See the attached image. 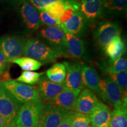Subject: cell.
<instances>
[{
    "label": "cell",
    "mask_w": 127,
    "mask_h": 127,
    "mask_svg": "<svg viewBox=\"0 0 127 127\" xmlns=\"http://www.w3.org/2000/svg\"><path fill=\"white\" fill-rule=\"evenodd\" d=\"M74 11H73L71 9H66L65 10L64 12L63 15L61 16V17L60 19V23L63 24L64 23H65V22L69 20L71 18V16L72 15V14L74 13Z\"/></svg>",
    "instance_id": "34"
},
{
    "label": "cell",
    "mask_w": 127,
    "mask_h": 127,
    "mask_svg": "<svg viewBox=\"0 0 127 127\" xmlns=\"http://www.w3.org/2000/svg\"><path fill=\"white\" fill-rule=\"evenodd\" d=\"M104 50L111 63L121 58L125 52V45L120 35L114 36L104 48Z\"/></svg>",
    "instance_id": "20"
},
{
    "label": "cell",
    "mask_w": 127,
    "mask_h": 127,
    "mask_svg": "<svg viewBox=\"0 0 127 127\" xmlns=\"http://www.w3.org/2000/svg\"><path fill=\"white\" fill-rule=\"evenodd\" d=\"M37 37L60 56L65 58L71 57L68 51L65 34L61 28L45 25L41 28Z\"/></svg>",
    "instance_id": "2"
},
{
    "label": "cell",
    "mask_w": 127,
    "mask_h": 127,
    "mask_svg": "<svg viewBox=\"0 0 127 127\" xmlns=\"http://www.w3.org/2000/svg\"><path fill=\"white\" fill-rule=\"evenodd\" d=\"M9 64L2 51L0 49V75H2L6 70H7Z\"/></svg>",
    "instance_id": "32"
},
{
    "label": "cell",
    "mask_w": 127,
    "mask_h": 127,
    "mask_svg": "<svg viewBox=\"0 0 127 127\" xmlns=\"http://www.w3.org/2000/svg\"><path fill=\"white\" fill-rule=\"evenodd\" d=\"M80 11L88 21L92 25L102 15V0H81Z\"/></svg>",
    "instance_id": "15"
},
{
    "label": "cell",
    "mask_w": 127,
    "mask_h": 127,
    "mask_svg": "<svg viewBox=\"0 0 127 127\" xmlns=\"http://www.w3.org/2000/svg\"><path fill=\"white\" fill-rule=\"evenodd\" d=\"M111 111L104 103L99 102L90 114L94 127H110Z\"/></svg>",
    "instance_id": "16"
},
{
    "label": "cell",
    "mask_w": 127,
    "mask_h": 127,
    "mask_svg": "<svg viewBox=\"0 0 127 127\" xmlns=\"http://www.w3.org/2000/svg\"><path fill=\"white\" fill-rule=\"evenodd\" d=\"M37 10H41L51 3L57 1H65L66 0H28Z\"/></svg>",
    "instance_id": "31"
},
{
    "label": "cell",
    "mask_w": 127,
    "mask_h": 127,
    "mask_svg": "<svg viewBox=\"0 0 127 127\" xmlns=\"http://www.w3.org/2000/svg\"><path fill=\"white\" fill-rule=\"evenodd\" d=\"M17 64L24 71H34L39 69L42 66V64L34 59L28 57H20L12 61Z\"/></svg>",
    "instance_id": "25"
},
{
    "label": "cell",
    "mask_w": 127,
    "mask_h": 127,
    "mask_svg": "<svg viewBox=\"0 0 127 127\" xmlns=\"http://www.w3.org/2000/svg\"><path fill=\"white\" fill-rule=\"evenodd\" d=\"M127 0H102V15H121L127 10Z\"/></svg>",
    "instance_id": "21"
},
{
    "label": "cell",
    "mask_w": 127,
    "mask_h": 127,
    "mask_svg": "<svg viewBox=\"0 0 127 127\" xmlns=\"http://www.w3.org/2000/svg\"><path fill=\"white\" fill-rule=\"evenodd\" d=\"M127 102H123L121 107L111 112L110 127H127Z\"/></svg>",
    "instance_id": "22"
},
{
    "label": "cell",
    "mask_w": 127,
    "mask_h": 127,
    "mask_svg": "<svg viewBox=\"0 0 127 127\" xmlns=\"http://www.w3.org/2000/svg\"><path fill=\"white\" fill-rule=\"evenodd\" d=\"M63 64L66 68L65 78L63 82L65 88L71 91L81 92L84 87L81 65L77 62L65 61Z\"/></svg>",
    "instance_id": "11"
},
{
    "label": "cell",
    "mask_w": 127,
    "mask_h": 127,
    "mask_svg": "<svg viewBox=\"0 0 127 127\" xmlns=\"http://www.w3.org/2000/svg\"><path fill=\"white\" fill-rule=\"evenodd\" d=\"M127 60L125 58H121L117 60L106 69V72L108 74H116L122 71H127Z\"/></svg>",
    "instance_id": "29"
},
{
    "label": "cell",
    "mask_w": 127,
    "mask_h": 127,
    "mask_svg": "<svg viewBox=\"0 0 127 127\" xmlns=\"http://www.w3.org/2000/svg\"><path fill=\"white\" fill-rule=\"evenodd\" d=\"M0 85L22 104L41 99L37 87L20 83L15 80L3 82Z\"/></svg>",
    "instance_id": "5"
},
{
    "label": "cell",
    "mask_w": 127,
    "mask_h": 127,
    "mask_svg": "<svg viewBox=\"0 0 127 127\" xmlns=\"http://www.w3.org/2000/svg\"><path fill=\"white\" fill-rule=\"evenodd\" d=\"M81 67L82 80L84 86L91 90L94 93L99 94V82L101 78L94 68L86 64H82Z\"/></svg>",
    "instance_id": "19"
},
{
    "label": "cell",
    "mask_w": 127,
    "mask_h": 127,
    "mask_svg": "<svg viewBox=\"0 0 127 127\" xmlns=\"http://www.w3.org/2000/svg\"><path fill=\"white\" fill-rule=\"evenodd\" d=\"M64 32L66 39V44L69 54L77 59H83L86 56V45L85 41L68 33L61 25Z\"/></svg>",
    "instance_id": "18"
},
{
    "label": "cell",
    "mask_w": 127,
    "mask_h": 127,
    "mask_svg": "<svg viewBox=\"0 0 127 127\" xmlns=\"http://www.w3.org/2000/svg\"><path fill=\"white\" fill-rule=\"evenodd\" d=\"M98 102L99 101L95 93L88 88H85L79 94L72 111L90 115Z\"/></svg>",
    "instance_id": "13"
},
{
    "label": "cell",
    "mask_w": 127,
    "mask_h": 127,
    "mask_svg": "<svg viewBox=\"0 0 127 127\" xmlns=\"http://www.w3.org/2000/svg\"><path fill=\"white\" fill-rule=\"evenodd\" d=\"M25 39L14 35H4L0 38V49L9 63L23 55Z\"/></svg>",
    "instance_id": "8"
},
{
    "label": "cell",
    "mask_w": 127,
    "mask_h": 127,
    "mask_svg": "<svg viewBox=\"0 0 127 127\" xmlns=\"http://www.w3.org/2000/svg\"><path fill=\"white\" fill-rule=\"evenodd\" d=\"M44 104L41 99L34 100L24 104L19 111L16 127H38Z\"/></svg>",
    "instance_id": "4"
},
{
    "label": "cell",
    "mask_w": 127,
    "mask_h": 127,
    "mask_svg": "<svg viewBox=\"0 0 127 127\" xmlns=\"http://www.w3.org/2000/svg\"><path fill=\"white\" fill-rule=\"evenodd\" d=\"M79 93V91H71L65 89L45 104H52L60 108L72 111L76 99Z\"/></svg>",
    "instance_id": "17"
},
{
    "label": "cell",
    "mask_w": 127,
    "mask_h": 127,
    "mask_svg": "<svg viewBox=\"0 0 127 127\" xmlns=\"http://www.w3.org/2000/svg\"><path fill=\"white\" fill-rule=\"evenodd\" d=\"M71 127H94L89 115L74 112Z\"/></svg>",
    "instance_id": "27"
},
{
    "label": "cell",
    "mask_w": 127,
    "mask_h": 127,
    "mask_svg": "<svg viewBox=\"0 0 127 127\" xmlns=\"http://www.w3.org/2000/svg\"><path fill=\"white\" fill-rule=\"evenodd\" d=\"M108 77L118 85L123 92L127 91V71H124L116 74H109Z\"/></svg>",
    "instance_id": "28"
},
{
    "label": "cell",
    "mask_w": 127,
    "mask_h": 127,
    "mask_svg": "<svg viewBox=\"0 0 127 127\" xmlns=\"http://www.w3.org/2000/svg\"><path fill=\"white\" fill-rule=\"evenodd\" d=\"M70 111L60 108L54 105L44 104L38 127H58Z\"/></svg>",
    "instance_id": "10"
},
{
    "label": "cell",
    "mask_w": 127,
    "mask_h": 127,
    "mask_svg": "<svg viewBox=\"0 0 127 127\" xmlns=\"http://www.w3.org/2000/svg\"><path fill=\"white\" fill-rule=\"evenodd\" d=\"M44 74L43 72L39 73L33 71H25L22 72L20 77L17 78L16 81L24 83L27 85H34L38 82L41 76Z\"/></svg>",
    "instance_id": "26"
},
{
    "label": "cell",
    "mask_w": 127,
    "mask_h": 127,
    "mask_svg": "<svg viewBox=\"0 0 127 127\" xmlns=\"http://www.w3.org/2000/svg\"><path fill=\"white\" fill-rule=\"evenodd\" d=\"M65 9L64 1H57L48 4L41 10L46 12L52 18L60 22V19Z\"/></svg>",
    "instance_id": "24"
},
{
    "label": "cell",
    "mask_w": 127,
    "mask_h": 127,
    "mask_svg": "<svg viewBox=\"0 0 127 127\" xmlns=\"http://www.w3.org/2000/svg\"><path fill=\"white\" fill-rule=\"evenodd\" d=\"M66 76V68L63 63H57L46 71V77L51 81L63 84Z\"/></svg>",
    "instance_id": "23"
},
{
    "label": "cell",
    "mask_w": 127,
    "mask_h": 127,
    "mask_svg": "<svg viewBox=\"0 0 127 127\" xmlns=\"http://www.w3.org/2000/svg\"><path fill=\"white\" fill-rule=\"evenodd\" d=\"M125 92L122 91L109 77L101 79L98 95L105 102L112 106L114 109L118 108L123 105V95Z\"/></svg>",
    "instance_id": "6"
},
{
    "label": "cell",
    "mask_w": 127,
    "mask_h": 127,
    "mask_svg": "<svg viewBox=\"0 0 127 127\" xmlns=\"http://www.w3.org/2000/svg\"><path fill=\"white\" fill-rule=\"evenodd\" d=\"M73 111H70L69 113L63 119L58 127H71Z\"/></svg>",
    "instance_id": "33"
},
{
    "label": "cell",
    "mask_w": 127,
    "mask_h": 127,
    "mask_svg": "<svg viewBox=\"0 0 127 127\" xmlns=\"http://www.w3.org/2000/svg\"><path fill=\"white\" fill-rule=\"evenodd\" d=\"M37 84L39 96L44 104L65 90L63 83L57 84L51 81L44 75L41 76Z\"/></svg>",
    "instance_id": "14"
},
{
    "label": "cell",
    "mask_w": 127,
    "mask_h": 127,
    "mask_svg": "<svg viewBox=\"0 0 127 127\" xmlns=\"http://www.w3.org/2000/svg\"><path fill=\"white\" fill-rule=\"evenodd\" d=\"M39 18L42 25H45V26L56 27L61 28V23L49 15L47 12L42 10H38Z\"/></svg>",
    "instance_id": "30"
},
{
    "label": "cell",
    "mask_w": 127,
    "mask_h": 127,
    "mask_svg": "<svg viewBox=\"0 0 127 127\" xmlns=\"http://www.w3.org/2000/svg\"><path fill=\"white\" fill-rule=\"evenodd\" d=\"M23 104L0 85V115L4 127H15L19 111Z\"/></svg>",
    "instance_id": "3"
},
{
    "label": "cell",
    "mask_w": 127,
    "mask_h": 127,
    "mask_svg": "<svg viewBox=\"0 0 127 127\" xmlns=\"http://www.w3.org/2000/svg\"><path fill=\"white\" fill-rule=\"evenodd\" d=\"M23 55L42 64L54 63L60 57L55 51L36 38L25 39Z\"/></svg>",
    "instance_id": "1"
},
{
    "label": "cell",
    "mask_w": 127,
    "mask_h": 127,
    "mask_svg": "<svg viewBox=\"0 0 127 127\" xmlns=\"http://www.w3.org/2000/svg\"><path fill=\"white\" fill-rule=\"evenodd\" d=\"M17 4L22 23L27 31L33 32L42 25L38 10L28 0H14Z\"/></svg>",
    "instance_id": "7"
},
{
    "label": "cell",
    "mask_w": 127,
    "mask_h": 127,
    "mask_svg": "<svg viewBox=\"0 0 127 127\" xmlns=\"http://www.w3.org/2000/svg\"><path fill=\"white\" fill-rule=\"evenodd\" d=\"M61 25L68 33L80 38L87 34L89 24L80 11L74 12L67 21Z\"/></svg>",
    "instance_id": "12"
},
{
    "label": "cell",
    "mask_w": 127,
    "mask_h": 127,
    "mask_svg": "<svg viewBox=\"0 0 127 127\" xmlns=\"http://www.w3.org/2000/svg\"><path fill=\"white\" fill-rule=\"evenodd\" d=\"M121 27L118 23L111 21H101L96 27L94 39L98 47L103 48L114 36L120 35Z\"/></svg>",
    "instance_id": "9"
},
{
    "label": "cell",
    "mask_w": 127,
    "mask_h": 127,
    "mask_svg": "<svg viewBox=\"0 0 127 127\" xmlns=\"http://www.w3.org/2000/svg\"><path fill=\"white\" fill-rule=\"evenodd\" d=\"M0 127H4V120H3L2 116L1 115H0Z\"/></svg>",
    "instance_id": "35"
},
{
    "label": "cell",
    "mask_w": 127,
    "mask_h": 127,
    "mask_svg": "<svg viewBox=\"0 0 127 127\" xmlns=\"http://www.w3.org/2000/svg\"></svg>",
    "instance_id": "36"
}]
</instances>
